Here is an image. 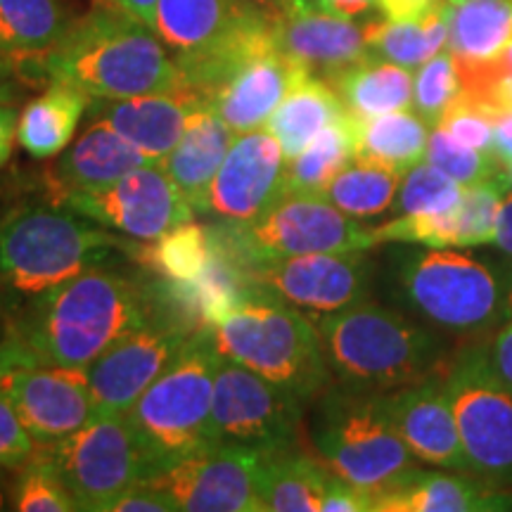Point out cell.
<instances>
[{
    "label": "cell",
    "instance_id": "4dcf8cb0",
    "mask_svg": "<svg viewBox=\"0 0 512 512\" xmlns=\"http://www.w3.org/2000/svg\"><path fill=\"white\" fill-rule=\"evenodd\" d=\"M448 50L456 64L489 62L512 36V0L446 3Z\"/></svg>",
    "mask_w": 512,
    "mask_h": 512
},
{
    "label": "cell",
    "instance_id": "f35d334b",
    "mask_svg": "<svg viewBox=\"0 0 512 512\" xmlns=\"http://www.w3.org/2000/svg\"><path fill=\"white\" fill-rule=\"evenodd\" d=\"M460 202L448 209L396 214L394 219L382 221L380 226L370 228L373 247L396 242V245L460 249Z\"/></svg>",
    "mask_w": 512,
    "mask_h": 512
},
{
    "label": "cell",
    "instance_id": "11a10c76",
    "mask_svg": "<svg viewBox=\"0 0 512 512\" xmlns=\"http://www.w3.org/2000/svg\"><path fill=\"white\" fill-rule=\"evenodd\" d=\"M494 126H496V155L501 157V162H505V159H512V112L496 117Z\"/></svg>",
    "mask_w": 512,
    "mask_h": 512
},
{
    "label": "cell",
    "instance_id": "ab89813d",
    "mask_svg": "<svg viewBox=\"0 0 512 512\" xmlns=\"http://www.w3.org/2000/svg\"><path fill=\"white\" fill-rule=\"evenodd\" d=\"M463 93V83L451 50H441L413 74V110L432 128Z\"/></svg>",
    "mask_w": 512,
    "mask_h": 512
},
{
    "label": "cell",
    "instance_id": "7402d4cb",
    "mask_svg": "<svg viewBox=\"0 0 512 512\" xmlns=\"http://www.w3.org/2000/svg\"><path fill=\"white\" fill-rule=\"evenodd\" d=\"M373 512H496L512 508V494L453 470H413L375 491Z\"/></svg>",
    "mask_w": 512,
    "mask_h": 512
},
{
    "label": "cell",
    "instance_id": "91938a15",
    "mask_svg": "<svg viewBox=\"0 0 512 512\" xmlns=\"http://www.w3.org/2000/svg\"><path fill=\"white\" fill-rule=\"evenodd\" d=\"M5 508V496H3V491H0V510Z\"/></svg>",
    "mask_w": 512,
    "mask_h": 512
},
{
    "label": "cell",
    "instance_id": "ba28073f",
    "mask_svg": "<svg viewBox=\"0 0 512 512\" xmlns=\"http://www.w3.org/2000/svg\"><path fill=\"white\" fill-rule=\"evenodd\" d=\"M311 441L335 475L370 494L418 465L396 432L384 394L339 382H332L316 399Z\"/></svg>",
    "mask_w": 512,
    "mask_h": 512
},
{
    "label": "cell",
    "instance_id": "e0dca14e",
    "mask_svg": "<svg viewBox=\"0 0 512 512\" xmlns=\"http://www.w3.org/2000/svg\"><path fill=\"white\" fill-rule=\"evenodd\" d=\"M261 463V451L209 444L150 482L171 498L176 512H259Z\"/></svg>",
    "mask_w": 512,
    "mask_h": 512
},
{
    "label": "cell",
    "instance_id": "1f68e13d",
    "mask_svg": "<svg viewBox=\"0 0 512 512\" xmlns=\"http://www.w3.org/2000/svg\"><path fill=\"white\" fill-rule=\"evenodd\" d=\"M344 105L356 117H375L413 110V72L399 64L368 55L330 79Z\"/></svg>",
    "mask_w": 512,
    "mask_h": 512
},
{
    "label": "cell",
    "instance_id": "680465c9",
    "mask_svg": "<svg viewBox=\"0 0 512 512\" xmlns=\"http://www.w3.org/2000/svg\"><path fill=\"white\" fill-rule=\"evenodd\" d=\"M503 169H505V176H508V181H510V185H512V159H505Z\"/></svg>",
    "mask_w": 512,
    "mask_h": 512
},
{
    "label": "cell",
    "instance_id": "9a60e30c",
    "mask_svg": "<svg viewBox=\"0 0 512 512\" xmlns=\"http://www.w3.org/2000/svg\"><path fill=\"white\" fill-rule=\"evenodd\" d=\"M57 204L140 242H155L195 219V209L162 164L138 166L105 188L67 192Z\"/></svg>",
    "mask_w": 512,
    "mask_h": 512
},
{
    "label": "cell",
    "instance_id": "f907efd6",
    "mask_svg": "<svg viewBox=\"0 0 512 512\" xmlns=\"http://www.w3.org/2000/svg\"><path fill=\"white\" fill-rule=\"evenodd\" d=\"M19 117L10 102H0V166H5L12 155V143L17 138Z\"/></svg>",
    "mask_w": 512,
    "mask_h": 512
},
{
    "label": "cell",
    "instance_id": "ac0fdd59",
    "mask_svg": "<svg viewBox=\"0 0 512 512\" xmlns=\"http://www.w3.org/2000/svg\"><path fill=\"white\" fill-rule=\"evenodd\" d=\"M287 192V157L268 128L233 138L209 195V214L226 223H249Z\"/></svg>",
    "mask_w": 512,
    "mask_h": 512
},
{
    "label": "cell",
    "instance_id": "44dd1931",
    "mask_svg": "<svg viewBox=\"0 0 512 512\" xmlns=\"http://www.w3.org/2000/svg\"><path fill=\"white\" fill-rule=\"evenodd\" d=\"M304 67L280 53L278 46H268L230 72L207 95V105L226 121L235 136L266 128L268 119L278 110L292 81Z\"/></svg>",
    "mask_w": 512,
    "mask_h": 512
},
{
    "label": "cell",
    "instance_id": "8fae6325",
    "mask_svg": "<svg viewBox=\"0 0 512 512\" xmlns=\"http://www.w3.org/2000/svg\"><path fill=\"white\" fill-rule=\"evenodd\" d=\"M0 396L36 441H60L95 415L88 368L41 358L19 335L0 342Z\"/></svg>",
    "mask_w": 512,
    "mask_h": 512
},
{
    "label": "cell",
    "instance_id": "cb8c5ba5",
    "mask_svg": "<svg viewBox=\"0 0 512 512\" xmlns=\"http://www.w3.org/2000/svg\"><path fill=\"white\" fill-rule=\"evenodd\" d=\"M233 138L235 133L216 114L214 107L200 102L190 112L181 140L159 162L195 211L209 214L211 185L233 145Z\"/></svg>",
    "mask_w": 512,
    "mask_h": 512
},
{
    "label": "cell",
    "instance_id": "7dc6e473",
    "mask_svg": "<svg viewBox=\"0 0 512 512\" xmlns=\"http://www.w3.org/2000/svg\"><path fill=\"white\" fill-rule=\"evenodd\" d=\"M110 512H176V508L162 489H157L150 479H143L124 491Z\"/></svg>",
    "mask_w": 512,
    "mask_h": 512
},
{
    "label": "cell",
    "instance_id": "4fadbf2b",
    "mask_svg": "<svg viewBox=\"0 0 512 512\" xmlns=\"http://www.w3.org/2000/svg\"><path fill=\"white\" fill-rule=\"evenodd\" d=\"M202 328L171 297L147 323L88 366L95 413L124 415Z\"/></svg>",
    "mask_w": 512,
    "mask_h": 512
},
{
    "label": "cell",
    "instance_id": "603a6c76",
    "mask_svg": "<svg viewBox=\"0 0 512 512\" xmlns=\"http://www.w3.org/2000/svg\"><path fill=\"white\" fill-rule=\"evenodd\" d=\"M200 102L204 100L188 88H181V91L124 100H93L91 107L95 117L105 119L150 162L159 164L181 140L190 112Z\"/></svg>",
    "mask_w": 512,
    "mask_h": 512
},
{
    "label": "cell",
    "instance_id": "5bb4252c",
    "mask_svg": "<svg viewBox=\"0 0 512 512\" xmlns=\"http://www.w3.org/2000/svg\"><path fill=\"white\" fill-rule=\"evenodd\" d=\"M48 446L79 510L110 512L124 491L147 477L138 441L119 413H95L79 430Z\"/></svg>",
    "mask_w": 512,
    "mask_h": 512
},
{
    "label": "cell",
    "instance_id": "816d5d0a",
    "mask_svg": "<svg viewBox=\"0 0 512 512\" xmlns=\"http://www.w3.org/2000/svg\"><path fill=\"white\" fill-rule=\"evenodd\" d=\"M494 245L501 249L508 259H512V188L503 195Z\"/></svg>",
    "mask_w": 512,
    "mask_h": 512
},
{
    "label": "cell",
    "instance_id": "277c9868",
    "mask_svg": "<svg viewBox=\"0 0 512 512\" xmlns=\"http://www.w3.org/2000/svg\"><path fill=\"white\" fill-rule=\"evenodd\" d=\"M396 294L415 318L465 342L512 318V266H498L458 249L422 247L401 254Z\"/></svg>",
    "mask_w": 512,
    "mask_h": 512
},
{
    "label": "cell",
    "instance_id": "836d02e7",
    "mask_svg": "<svg viewBox=\"0 0 512 512\" xmlns=\"http://www.w3.org/2000/svg\"><path fill=\"white\" fill-rule=\"evenodd\" d=\"M366 36L370 55L415 72L448 46L446 0L430 15L415 19V22L384 19V22L368 24Z\"/></svg>",
    "mask_w": 512,
    "mask_h": 512
},
{
    "label": "cell",
    "instance_id": "74e56055",
    "mask_svg": "<svg viewBox=\"0 0 512 512\" xmlns=\"http://www.w3.org/2000/svg\"><path fill=\"white\" fill-rule=\"evenodd\" d=\"M12 508L19 512H76L79 503L67 482H64L60 467H57L50 446L36 441L34 453L22 465L19 479L12 494Z\"/></svg>",
    "mask_w": 512,
    "mask_h": 512
},
{
    "label": "cell",
    "instance_id": "30bf717a",
    "mask_svg": "<svg viewBox=\"0 0 512 512\" xmlns=\"http://www.w3.org/2000/svg\"><path fill=\"white\" fill-rule=\"evenodd\" d=\"M470 472L512 489V392L491 366L486 342L470 339L444 370Z\"/></svg>",
    "mask_w": 512,
    "mask_h": 512
},
{
    "label": "cell",
    "instance_id": "9f6ffc18",
    "mask_svg": "<svg viewBox=\"0 0 512 512\" xmlns=\"http://www.w3.org/2000/svg\"><path fill=\"white\" fill-rule=\"evenodd\" d=\"M15 91V60L10 55H0V102H12Z\"/></svg>",
    "mask_w": 512,
    "mask_h": 512
},
{
    "label": "cell",
    "instance_id": "3957f363",
    "mask_svg": "<svg viewBox=\"0 0 512 512\" xmlns=\"http://www.w3.org/2000/svg\"><path fill=\"white\" fill-rule=\"evenodd\" d=\"M316 328L335 382L366 392L444 373L453 356L444 332L373 302L320 316Z\"/></svg>",
    "mask_w": 512,
    "mask_h": 512
},
{
    "label": "cell",
    "instance_id": "9c48e42d",
    "mask_svg": "<svg viewBox=\"0 0 512 512\" xmlns=\"http://www.w3.org/2000/svg\"><path fill=\"white\" fill-rule=\"evenodd\" d=\"M214 238L221 254L240 271L292 256L373 249L370 228L318 192H285L259 219L214 228Z\"/></svg>",
    "mask_w": 512,
    "mask_h": 512
},
{
    "label": "cell",
    "instance_id": "6f0895ef",
    "mask_svg": "<svg viewBox=\"0 0 512 512\" xmlns=\"http://www.w3.org/2000/svg\"><path fill=\"white\" fill-rule=\"evenodd\" d=\"M252 3L264 8L266 12H271V15H278V12L287 10L292 3H297V0H252Z\"/></svg>",
    "mask_w": 512,
    "mask_h": 512
},
{
    "label": "cell",
    "instance_id": "d6a6232c",
    "mask_svg": "<svg viewBox=\"0 0 512 512\" xmlns=\"http://www.w3.org/2000/svg\"><path fill=\"white\" fill-rule=\"evenodd\" d=\"M403 174L389 166L351 159L332 181L318 192L339 211L356 221L392 214Z\"/></svg>",
    "mask_w": 512,
    "mask_h": 512
},
{
    "label": "cell",
    "instance_id": "c3c4849f",
    "mask_svg": "<svg viewBox=\"0 0 512 512\" xmlns=\"http://www.w3.org/2000/svg\"><path fill=\"white\" fill-rule=\"evenodd\" d=\"M484 342L491 366L512 392V318L505 320L501 328L494 330V337L484 339Z\"/></svg>",
    "mask_w": 512,
    "mask_h": 512
},
{
    "label": "cell",
    "instance_id": "60d3db41",
    "mask_svg": "<svg viewBox=\"0 0 512 512\" xmlns=\"http://www.w3.org/2000/svg\"><path fill=\"white\" fill-rule=\"evenodd\" d=\"M512 188L505 169L486 183L465 185L460 202V249L494 245L503 195Z\"/></svg>",
    "mask_w": 512,
    "mask_h": 512
},
{
    "label": "cell",
    "instance_id": "ee69618b",
    "mask_svg": "<svg viewBox=\"0 0 512 512\" xmlns=\"http://www.w3.org/2000/svg\"><path fill=\"white\" fill-rule=\"evenodd\" d=\"M439 128L458 140L460 145L475 147L482 152H496V126L489 114L479 110V107L467 102L463 95L448 107L444 119L437 124Z\"/></svg>",
    "mask_w": 512,
    "mask_h": 512
},
{
    "label": "cell",
    "instance_id": "f5cc1de1",
    "mask_svg": "<svg viewBox=\"0 0 512 512\" xmlns=\"http://www.w3.org/2000/svg\"><path fill=\"white\" fill-rule=\"evenodd\" d=\"M107 3H110L112 8L131 15L133 19H138V22L147 24V27H152L159 0H107Z\"/></svg>",
    "mask_w": 512,
    "mask_h": 512
},
{
    "label": "cell",
    "instance_id": "b9f144b4",
    "mask_svg": "<svg viewBox=\"0 0 512 512\" xmlns=\"http://www.w3.org/2000/svg\"><path fill=\"white\" fill-rule=\"evenodd\" d=\"M425 162L434 164L460 185L486 183L503 174V162L496 152H482L475 147L460 145L439 126H434L430 133Z\"/></svg>",
    "mask_w": 512,
    "mask_h": 512
},
{
    "label": "cell",
    "instance_id": "e575fe53",
    "mask_svg": "<svg viewBox=\"0 0 512 512\" xmlns=\"http://www.w3.org/2000/svg\"><path fill=\"white\" fill-rule=\"evenodd\" d=\"M72 19L60 0H0V55H38L55 48Z\"/></svg>",
    "mask_w": 512,
    "mask_h": 512
},
{
    "label": "cell",
    "instance_id": "2e32d148",
    "mask_svg": "<svg viewBox=\"0 0 512 512\" xmlns=\"http://www.w3.org/2000/svg\"><path fill=\"white\" fill-rule=\"evenodd\" d=\"M245 280L316 320L368 302L370 261L366 252L306 254L247 268Z\"/></svg>",
    "mask_w": 512,
    "mask_h": 512
},
{
    "label": "cell",
    "instance_id": "7a4b0ae2",
    "mask_svg": "<svg viewBox=\"0 0 512 512\" xmlns=\"http://www.w3.org/2000/svg\"><path fill=\"white\" fill-rule=\"evenodd\" d=\"M48 83L79 86L93 100H124L185 88L181 67L155 29L112 5L69 24L55 48L34 55Z\"/></svg>",
    "mask_w": 512,
    "mask_h": 512
},
{
    "label": "cell",
    "instance_id": "83f0119b",
    "mask_svg": "<svg viewBox=\"0 0 512 512\" xmlns=\"http://www.w3.org/2000/svg\"><path fill=\"white\" fill-rule=\"evenodd\" d=\"M332 470L297 446L264 453L259 512H320Z\"/></svg>",
    "mask_w": 512,
    "mask_h": 512
},
{
    "label": "cell",
    "instance_id": "f6af8a7d",
    "mask_svg": "<svg viewBox=\"0 0 512 512\" xmlns=\"http://www.w3.org/2000/svg\"><path fill=\"white\" fill-rule=\"evenodd\" d=\"M34 448L36 439L19 420L15 408L0 396V467H22Z\"/></svg>",
    "mask_w": 512,
    "mask_h": 512
},
{
    "label": "cell",
    "instance_id": "db71d44e",
    "mask_svg": "<svg viewBox=\"0 0 512 512\" xmlns=\"http://www.w3.org/2000/svg\"><path fill=\"white\" fill-rule=\"evenodd\" d=\"M311 3H316L318 8L328 12H335V15L351 19L366 15L370 8H375V0H311Z\"/></svg>",
    "mask_w": 512,
    "mask_h": 512
},
{
    "label": "cell",
    "instance_id": "d4e9b609",
    "mask_svg": "<svg viewBox=\"0 0 512 512\" xmlns=\"http://www.w3.org/2000/svg\"><path fill=\"white\" fill-rule=\"evenodd\" d=\"M252 8V0H159L152 29L185 62L233 34Z\"/></svg>",
    "mask_w": 512,
    "mask_h": 512
},
{
    "label": "cell",
    "instance_id": "7c38bea8",
    "mask_svg": "<svg viewBox=\"0 0 512 512\" xmlns=\"http://www.w3.org/2000/svg\"><path fill=\"white\" fill-rule=\"evenodd\" d=\"M306 406L290 389L221 356L211 399V444L261 453L292 448Z\"/></svg>",
    "mask_w": 512,
    "mask_h": 512
},
{
    "label": "cell",
    "instance_id": "d590c367",
    "mask_svg": "<svg viewBox=\"0 0 512 512\" xmlns=\"http://www.w3.org/2000/svg\"><path fill=\"white\" fill-rule=\"evenodd\" d=\"M140 259L162 275L166 283H190L209 271L219 256L214 228L200 226L195 219L169 230L147 249H136Z\"/></svg>",
    "mask_w": 512,
    "mask_h": 512
},
{
    "label": "cell",
    "instance_id": "f1b7e54d",
    "mask_svg": "<svg viewBox=\"0 0 512 512\" xmlns=\"http://www.w3.org/2000/svg\"><path fill=\"white\" fill-rule=\"evenodd\" d=\"M356 159L389 166L406 174L425 162L432 126L415 110H396L375 117H356L349 112Z\"/></svg>",
    "mask_w": 512,
    "mask_h": 512
},
{
    "label": "cell",
    "instance_id": "8d00e7d4",
    "mask_svg": "<svg viewBox=\"0 0 512 512\" xmlns=\"http://www.w3.org/2000/svg\"><path fill=\"white\" fill-rule=\"evenodd\" d=\"M356 159L349 112L325 126L297 157L287 159V192H320Z\"/></svg>",
    "mask_w": 512,
    "mask_h": 512
},
{
    "label": "cell",
    "instance_id": "4316f807",
    "mask_svg": "<svg viewBox=\"0 0 512 512\" xmlns=\"http://www.w3.org/2000/svg\"><path fill=\"white\" fill-rule=\"evenodd\" d=\"M342 95L335 91L330 81L302 69L292 81L290 91L285 93L283 102L273 117L268 119L266 128L273 133L285 157L292 159L323 131L325 126L335 124L347 114Z\"/></svg>",
    "mask_w": 512,
    "mask_h": 512
},
{
    "label": "cell",
    "instance_id": "ffe728a7",
    "mask_svg": "<svg viewBox=\"0 0 512 512\" xmlns=\"http://www.w3.org/2000/svg\"><path fill=\"white\" fill-rule=\"evenodd\" d=\"M384 399L396 432L418 463L472 475L444 373L387 392Z\"/></svg>",
    "mask_w": 512,
    "mask_h": 512
},
{
    "label": "cell",
    "instance_id": "8992f818",
    "mask_svg": "<svg viewBox=\"0 0 512 512\" xmlns=\"http://www.w3.org/2000/svg\"><path fill=\"white\" fill-rule=\"evenodd\" d=\"M219 363L221 354L209 328H202L124 413L143 453L145 479L211 444V399Z\"/></svg>",
    "mask_w": 512,
    "mask_h": 512
},
{
    "label": "cell",
    "instance_id": "d6986e66",
    "mask_svg": "<svg viewBox=\"0 0 512 512\" xmlns=\"http://www.w3.org/2000/svg\"><path fill=\"white\" fill-rule=\"evenodd\" d=\"M273 41L294 64L325 81L370 55L366 27L311 0H297L273 15Z\"/></svg>",
    "mask_w": 512,
    "mask_h": 512
},
{
    "label": "cell",
    "instance_id": "7bdbcfd3",
    "mask_svg": "<svg viewBox=\"0 0 512 512\" xmlns=\"http://www.w3.org/2000/svg\"><path fill=\"white\" fill-rule=\"evenodd\" d=\"M463 192L465 185L453 181L434 164L420 162L403 174L392 214H418V211L456 207L463 200Z\"/></svg>",
    "mask_w": 512,
    "mask_h": 512
},
{
    "label": "cell",
    "instance_id": "681fc988",
    "mask_svg": "<svg viewBox=\"0 0 512 512\" xmlns=\"http://www.w3.org/2000/svg\"><path fill=\"white\" fill-rule=\"evenodd\" d=\"M444 0H375V8L389 22H415L437 10Z\"/></svg>",
    "mask_w": 512,
    "mask_h": 512
},
{
    "label": "cell",
    "instance_id": "f546056e",
    "mask_svg": "<svg viewBox=\"0 0 512 512\" xmlns=\"http://www.w3.org/2000/svg\"><path fill=\"white\" fill-rule=\"evenodd\" d=\"M93 98L79 86L55 81L48 83L46 93L38 95L24 107L17 124V140L31 157L50 159L72 143L76 126Z\"/></svg>",
    "mask_w": 512,
    "mask_h": 512
},
{
    "label": "cell",
    "instance_id": "6da1fadb",
    "mask_svg": "<svg viewBox=\"0 0 512 512\" xmlns=\"http://www.w3.org/2000/svg\"><path fill=\"white\" fill-rule=\"evenodd\" d=\"M164 287H143L105 266L31 299L15 335L64 368H88L169 302Z\"/></svg>",
    "mask_w": 512,
    "mask_h": 512
},
{
    "label": "cell",
    "instance_id": "bcb514c9",
    "mask_svg": "<svg viewBox=\"0 0 512 512\" xmlns=\"http://www.w3.org/2000/svg\"><path fill=\"white\" fill-rule=\"evenodd\" d=\"M320 512H373V496L368 489H361L332 472Z\"/></svg>",
    "mask_w": 512,
    "mask_h": 512
},
{
    "label": "cell",
    "instance_id": "52a82bcc",
    "mask_svg": "<svg viewBox=\"0 0 512 512\" xmlns=\"http://www.w3.org/2000/svg\"><path fill=\"white\" fill-rule=\"evenodd\" d=\"M124 247L62 204H29L0 219V280L24 297L53 290L91 268L107 266Z\"/></svg>",
    "mask_w": 512,
    "mask_h": 512
},
{
    "label": "cell",
    "instance_id": "484cf974",
    "mask_svg": "<svg viewBox=\"0 0 512 512\" xmlns=\"http://www.w3.org/2000/svg\"><path fill=\"white\" fill-rule=\"evenodd\" d=\"M143 164L155 162H150L117 128L98 119L55 164L53 185L57 197L74 190L105 188Z\"/></svg>",
    "mask_w": 512,
    "mask_h": 512
},
{
    "label": "cell",
    "instance_id": "5b68a950",
    "mask_svg": "<svg viewBox=\"0 0 512 512\" xmlns=\"http://www.w3.org/2000/svg\"><path fill=\"white\" fill-rule=\"evenodd\" d=\"M209 335L223 358L290 389L306 403L335 382L316 320L256 287L228 318L211 325Z\"/></svg>",
    "mask_w": 512,
    "mask_h": 512
},
{
    "label": "cell",
    "instance_id": "94428289",
    "mask_svg": "<svg viewBox=\"0 0 512 512\" xmlns=\"http://www.w3.org/2000/svg\"><path fill=\"white\" fill-rule=\"evenodd\" d=\"M446 3H463V0H446Z\"/></svg>",
    "mask_w": 512,
    "mask_h": 512
}]
</instances>
